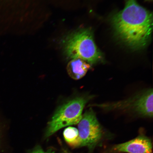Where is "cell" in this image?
Segmentation results:
<instances>
[{
  "mask_svg": "<svg viewBox=\"0 0 153 153\" xmlns=\"http://www.w3.org/2000/svg\"><path fill=\"white\" fill-rule=\"evenodd\" d=\"M111 24L117 37L133 50L144 48L152 38V13L136 0H126L123 9L112 17Z\"/></svg>",
  "mask_w": 153,
  "mask_h": 153,
  "instance_id": "6da1fadb",
  "label": "cell"
},
{
  "mask_svg": "<svg viewBox=\"0 0 153 153\" xmlns=\"http://www.w3.org/2000/svg\"><path fill=\"white\" fill-rule=\"evenodd\" d=\"M61 43L65 55L71 60L81 59L91 65L104 60L90 29L82 28L72 32L63 38Z\"/></svg>",
  "mask_w": 153,
  "mask_h": 153,
  "instance_id": "7a4b0ae2",
  "label": "cell"
},
{
  "mask_svg": "<svg viewBox=\"0 0 153 153\" xmlns=\"http://www.w3.org/2000/svg\"><path fill=\"white\" fill-rule=\"evenodd\" d=\"M93 97H76L59 107L49 123L45 137H50L62 128L78 124L82 119L84 108Z\"/></svg>",
  "mask_w": 153,
  "mask_h": 153,
  "instance_id": "3957f363",
  "label": "cell"
},
{
  "mask_svg": "<svg viewBox=\"0 0 153 153\" xmlns=\"http://www.w3.org/2000/svg\"><path fill=\"white\" fill-rule=\"evenodd\" d=\"M153 89H147L140 92L125 100L116 102L89 105V107H97L105 111H122L133 113L139 116L153 117Z\"/></svg>",
  "mask_w": 153,
  "mask_h": 153,
  "instance_id": "277c9868",
  "label": "cell"
},
{
  "mask_svg": "<svg viewBox=\"0 0 153 153\" xmlns=\"http://www.w3.org/2000/svg\"><path fill=\"white\" fill-rule=\"evenodd\" d=\"M78 123L80 147L94 150L102 137V131L93 108L89 107Z\"/></svg>",
  "mask_w": 153,
  "mask_h": 153,
  "instance_id": "5b68a950",
  "label": "cell"
},
{
  "mask_svg": "<svg viewBox=\"0 0 153 153\" xmlns=\"http://www.w3.org/2000/svg\"><path fill=\"white\" fill-rule=\"evenodd\" d=\"M113 150L128 153H152V143L150 139L141 135L128 142L116 145Z\"/></svg>",
  "mask_w": 153,
  "mask_h": 153,
  "instance_id": "8992f818",
  "label": "cell"
},
{
  "mask_svg": "<svg viewBox=\"0 0 153 153\" xmlns=\"http://www.w3.org/2000/svg\"><path fill=\"white\" fill-rule=\"evenodd\" d=\"M91 65L79 59H72L67 67L68 75L74 80L81 79L91 68Z\"/></svg>",
  "mask_w": 153,
  "mask_h": 153,
  "instance_id": "52a82bcc",
  "label": "cell"
},
{
  "mask_svg": "<svg viewBox=\"0 0 153 153\" xmlns=\"http://www.w3.org/2000/svg\"><path fill=\"white\" fill-rule=\"evenodd\" d=\"M63 135L65 140L70 146L73 148L80 147V140L77 129L69 127L65 129Z\"/></svg>",
  "mask_w": 153,
  "mask_h": 153,
  "instance_id": "ba28073f",
  "label": "cell"
},
{
  "mask_svg": "<svg viewBox=\"0 0 153 153\" xmlns=\"http://www.w3.org/2000/svg\"><path fill=\"white\" fill-rule=\"evenodd\" d=\"M30 153H55V150L52 148L45 151L40 146H37L32 150Z\"/></svg>",
  "mask_w": 153,
  "mask_h": 153,
  "instance_id": "9c48e42d",
  "label": "cell"
},
{
  "mask_svg": "<svg viewBox=\"0 0 153 153\" xmlns=\"http://www.w3.org/2000/svg\"><path fill=\"white\" fill-rule=\"evenodd\" d=\"M61 153H71L66 150H64Z\"/></svg>",
  "mask_w": 153,
  "mask_h": 153,
  "instance_id": "30bf717a",
  "label": "cell"
},
{
  "mask_svg": "<svg viewBox=\"0 0 153 153\" xmlns=\"http://www.w3.org/2000/svg\"><path fill=\"white\" fill-rule=\"evenodd\" d=\"M1 128H0V143H1Z\"/></svg>",
  "mask_w": 153,
  "mask_h": 153,
  "instance_id": "8fae6325",
  "label": "cell"
},
{
  "mask_svg": "<svg viewBox=\"0 0 153 153\" xmlns=\"http://www.w3.org/2000/svg\"><path fill=\"white\" fill-rule=\"evenodd\" d=\"M146 1H152V0H146Z\"/></svg>",
  "mask_w": 153,
  "mask_h": 153,
  "instance_id": "7c38bea8",
  "label": "cell"
}]
</instances>
